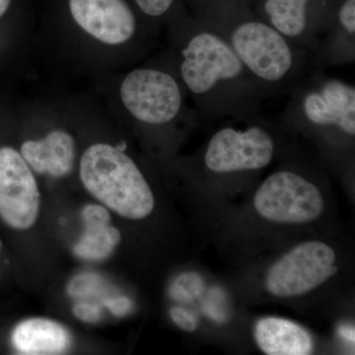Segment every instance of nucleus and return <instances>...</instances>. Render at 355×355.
Returning <instances> with one entry per match:
<instances>
[{
    "label": "nucleus",
    "mask_w": 355,
    "mask_h": 355,
    "mask_svg": "<svg viewBox=\"0 0 355 355\" xmlns=\"http://www.w3.org/2000/svg\"><path fill=\"white\" fill-rule=\"evenodd\" d=\"M174 27L175 67L200 120L261 114L268 98L224 39L184 8Z\"/></svg>",
    "instance_id": "obj_1"
},
{
    "label": "nucleus",
    "mask_w": 355,
    "mask_h": 355,
    "mask_svg": "<svg viewBox=\"0 0 355 355\" xmlns=\"http://www.w3.org/2000/svg\"><path fill=\"white\" fill-rule=\"evenodd\" d=\"M186 1L193 17L230 46L266 98L288 94L316 71L309 49L291 44L244 0Z\"/></svg>",
    "instance_id": "obj_2"
},
{
    "label": "nucleus",
    "mask_w": 355,
    "mask_h": 355,
    "mask_svg": "<svg viewBox=\"0 0 355 355\" xmlns=\"http://www.w3.org/2000/svg\"><path fill=\"white\" fill-rule=\"evenodd\" d=\"M282 121L319 139L352 141L355 137V86L316 70L287 94Z\"/></svg>",
    "instance_id": "obj_3"
},
{
    "label": "nucleus",
    "mask_w": 355,
    "mask_h": 355,
    "mask_svg": "<svg viewBox=\"0 0 355 355\" xmlns=\"http://www.w3.org/2000/svg\"><path fill=\"white\" fill-rule=\"evenodd\" d=\"M79 176L84 188L119 216L141 220L153 211L154 196L137 163L125 151L96 144L83 153Z\"/></svg>",
    "instance_id": "obj_4"
},
{
    "label": "nucleus",
    "mask_w": 355,
    "mask_h": 355,
    "mask_svg": "<svg viewBox=\"0 0 355 355\" xmlns=\"http://www.w3.org/2000/svg\"><path fill=\"white\" fill-rule=\"evenodd\" d=\"M232 123L218 128L209 137L200 156L203 167L217 176L243 174L265 169L277 154L272 123L258 116L245 120V127Z\"/></svg>",
    "instance_id": "obj_5"
},
{
    "label": "nucleus",
    "mask_w": 355,
    "mask_h": 355,
    "mask_svg": "<svg viewBox=\"0 0 355 355\" xmlns=\"http://www.w3.org/2000/svg\"><path fill=\"white\" fill-rule=\"evenodd\" d=\"M121 103L135 121L148 127H167L181 116L197 114L187 107L184 84L173 70L140 67L130 71L121 84Z\"/></svg>",
    "instance_id": "obj_6"
},
{
    "label": "nucleus",
    "mask_w": 355,
    "mask_h": 355,
    "mask_svg": "<svg viewBox=\"0 0 355 355\" xmlns=\"http://www.w3.org/2000/svg\"><path fill=\"white\" fill-rule=\"evenodd\" d=\"M254 205L260 216L279 223H308L321 216V191L309 179L293 170L270 175L254 193Z\"/></svg>",
    "instance_id": "obj_7"
},
{
    "label": "nucleus",
    "mask_w": 355,
    "mask_h": 355,
    "mask_svg": "<svg viewBox=\"0 0 355 355\" xmlns=\"http://www.w3.org/2000/svg\"><path fill=\"white\" fill-rule=\"evenodd\" d=\"M336 253L324 243L310 241L294 248L270 268L268 291L279 297L303 295L338 272Z\"/></svg>",
    "instance_id": "obj_8"
},
{
    "label": "nucleus",
    "mask_w": 355,
    "mask_h": 355,
    "mask_svg": "<svg viewBox=\"0 0 355 355\" xmlns=\"http://www.w3.org/2000/svg\"><path fill=\"white\" fill-rule=\"evenodd\" d=\"M340 0H253L254 10L291 44L310 49L330 24Z\"/></svg>",
    "instance_id": "obj_9"
},
{
    "label": "nucleus",
    "mask_w": 355,
    "mask_h": 355,
    "mask_svg": "<svg viewBox=\"0 0 355 355\" xmlns=\"http://www.w3.org/2000/svg\"><path fill=\"white\" fill-rule=\"evenodd\" d=\"M40 205L30 166L13 147L0 146V219L14 230H28L38 219Z\"/></svg>",
    "instance_id": "obj_10"
},
{
    "label": "nucleus",
    "mask_w": 355,
    "mask_h": 355,
    "mask_svg": "<svg viewBox=\"0 0 355 355\" xmlns=\"http://www.w3.org/2000/svg\"><path fill=\"white\" fill-rule=\"evenodd\" d=\"M69 11L83 31L103 44L121 46L137 36V18L125 0H69Z\"/></svg>",
    "instance_id": "obj_11"
},
{
    "label": "nucleus",
    "mask_w": 355,
    "mask_h": 355,
    "mask_svg": "<svg viewBox=\"0 0 355 355\" xmlns=\"http://www.w3.org/2000/svg\"><path fill=\"white\" fill-rule=\"evenodd\" d=\"M314 70L355 62V0H340L330 24L310 49Z\"/></svg>",
    "instance_id": "obj_12"
},
{
    "label": "nucleus",
    "mask_w": 355,
    "mask_h": 355,
    "mask_svg": "<svg viewBox=\"0 0 355 355\" xmlns=\"http://www.w3.org/2000/svg\"><path fill=\"white\" fill-rule=\"evenodd\" d=\"M20 153L35 172L60 178L69 175L73 168L76 144L69 132L57 130L43 139L27 140Z\"/></svg>",
    "instance_id": "obj_13"
},
{
    "label": "nucleus",
    "mask_w": 355,
    "mask_h": 355,
    "mask_svg": "<svg viewBox=\"0 0 355 355\" xmlns=\"http://www.w3.org/2000/svg\"><path fill=\"white\" fill-rule=\"evenodd\" d=\"M14 347L21 354H62L71 345L69 331L58 322L34 318L21 322L11 336Z\"/></svg>",
    "instance_id": "obj_14"
},
{
    "label": "nucleus",
    "mask_w": 355,
    "mask_h": 355,
    "mask_svg": "<svg viewBox=\"0 0 355 355\" xmlns=\"http://www.w3.org/2000/svg\"><path fill=\"white\" fill-rule=\"evenodd\" d=\"M254 338L261 352L268 355H308L313 352L310 334L282 318L260 320L254 328Z\"/></svg>",
    "instance_id": "obj_15"
},
{
    "label": "nucleus",
    "mask_w": 355,
    "mask_h": 355,
    "mask_svg": "<svg viewBox=\"0 0 355 355\" xmlns=\"http://www.w3.org/2000/svg\"><path fill=\"white\" fill-rule=\"evenodd\" d=\"M121 232L109 224H85L84 232L74 246V254L87 261H103L120 244Z\"/></svg>",
    "instance_id": "obj_16"
},
{
    "label": "nucleus",
    "mask_w": 355,
    "mask_h": 355,
    "mask_svg": "<svg viewBox=\"0 0 355 355\" xmlns=\"http://www.w3.org/2000/svg\"><path fill=\"white\" fill-rule=\"evenodd\" d=\"M202 291V279L198 273H183L172 284L170 295L179 302H191L198 297Z\"/></svg>",
    "instance_id": "obj_17"
},
{
    "label": "nucleus",
    "mask_w": 355,
    "mask_h": 355,
    "mask_svg": "<svg viewBox=\"0 0 355 355\" xmlns=\"http://www.w3.org/2000/svg\"><path fill=\"white\" fill-rule=\"evenodd\" d=\"M140 12L150 19H160L171 12L177 0H135Z\"/></svg>",
    "instance_id": "obj_18"
},
{
    "label": "nucleus",
    "mask_w": 355,
    "mask_h": 355,
    "mask_svg": "<svg viewBox=\"0 0 355 355\" xmlns=\"http://www.w3.org/2000/svg\"><path fill=\"white\" fill-rule=\"evenodd\" d=\"M84 225L85 224H109L111 216L106 207L99 205H88L81 212Z\"/></svg>",
    "instance_id": "obj_19"
},
{
    "label": "nucleus",
    "mask_w": 355,
    "mask_h": 355,
    "mask_svg": "<svg viewBox=\"0 0 355 355\" xmlns=\"http://www.w3.org/2000/svg\"><path fill=\"white\" fill-rule=\"evenodd\" d=\"M170 316L172 321L177 324L179 328L186 331H193L197 330L198 320L189 311L184 310L182 307H173L170 310Z\"/></svg>",
    "instance_id": "obj_20"
},
{
    "label": "nucleus",
    "mask_w": 355,
    "mask_h": 355,
    "mask_svg": "<svg viewBox=\"0 0 355 355\" xmlns=\"http://www.w3.org/2000/svg\"><path fill=\"white\" fill-rule=\"evenodd\" d=\"M98 279L96 275H83L72 280L69 287V294L71 295H84L91 293L97 286Z\"/></svg>",
    "instance_id": "obj_21"
},
{
    "label": "nucleus",
    "mask_w": 355,
    "mask_h": 355,
    "mask_svg": "<svg viewBox=\"0 0 355 355\" xmlns=\"http://www.w3.org/2000/svg\"><path fill=\"white\" fill-rule=\"evenodd\" d=\"M73 314L80 321L86 323H96L101 318V310L95 305L79 303L74 306Z\"/></svg>",
    "instance_id": "obj_22"
},
{
    "label": "nucleus",
    "mask_w": 355,
    "mask_h": 355,
    "mask_svg": "<svg viewBox=\"0 0 355 355\" xmlns=\"http://www.w3.org/2000/svg\"><path fill=\"white\" fill-rule=\"evenodd\" d=\"M105 305L114 316L119 318L127 316L132 309V302L128 297L109 299Z\"/></svg>",
    "instance_id": "obj_23"
},
{
    "label": "nucleus",
    "mask_w": 355,
    "mask_h": 355,
    "mask_svg": "<svg viewBox=\"0 0 355 355\" xmlns=\"http://www.w3.org/2000/svg\"><path fill=\"white\" fill-rule=\"evenodd\" d=\"M338 335L349 343H354V329L350 326H342L338 329Z\"/></svg>",
    "instance_id": "obj_24"
},
{
    "label": "nucleus",
    "mask_w": 355,
    "mask_h": 355,
    "mask_svg": "<svg viewBox=\"0 0 355 355\" xmlns=\"http://www.w3.org/2000/svg\"><path fill=\"white\" fill-rule=\"evenodd\" d=\"M11 0H0V18L6 13L10 6Z\"/></svg>",
    "instance_id": "obj_25"
},
{
    "label": "nucleus",
    "mask_w": 355,
    "mask_h": 355,
    "mask_svg": "<svg viewBox=\"0 0 355 355\" xmlns=\"http://www.w3.org/2000/svg\"><path fill=\"white\" fill-rule=\"evenodd\" d=\"M244 1L248 2V3L252 4L253 3V0H244Z\"/></svg>",
    "instance_id": "obj_26"
},
{
    "label": "nucleus",
    "mask_w": 355,
    "mask_h": 355,
    "mask_svg": "<svg viewBox=\"0 0 355 355\" xmlns=\"http://www.w3.org/2000/svg\"><path fill=\"white\" fill-rule=\"evenodd\" d=\"M1 249H2V242H1V239H0V252H1Z\"/></svg>",
    "instance_id": "obj_27"
}]
</instances>
